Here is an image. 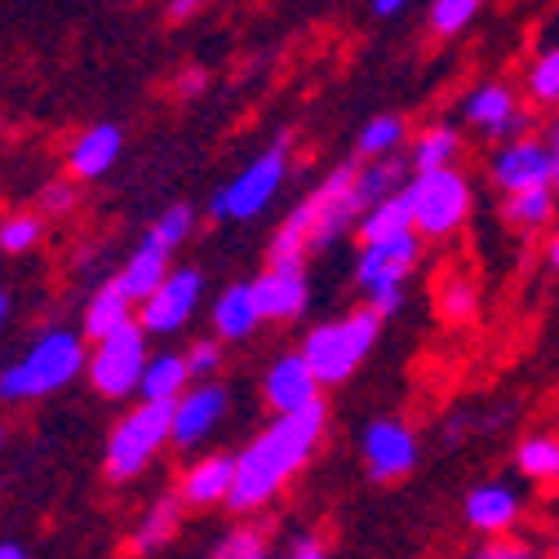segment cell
Masks as SVG:
<instances>
[{
  "label": "cell",
  "mask_w": 559,
  "mask_h": 559,
  "mask_svg": "<svg viewBox=\"0 0 559 559\" xmlns=\"http://www.w3.org/2000/svg\"><path fill=\"white\" fill-rule=\"evenodd\" d=\"M408 182H404V160L400 156H386V160H369V165H360V182H356V191H360V200H365V214L373 204H382V200H391V195H400Z\"/></svg>",
  "instance_id": "cell-29"
},
{
  "label": "cell",
  "mask_w": 559,
  "mask_h": 559,
  "mask_svg": "<svg viewBox=\"0 0 559 559\" xmlns=\"http://www.w3.org/2000/svg\"><path fill=\"white\" fill-rule=\"evenodd\" d=\"M360 457L369 479L378 484H395L417 466V431L400 417H373L360 436Z\"/></svg>",
  "instance_id": "cell-9"
},
{
  "label": "cell",
  "mask_w": 559,
  "mask_h": 559,
  "mask_svg": "<svg viewBox=\"0 0 559 559\" xmlns=\"http://www.w3.org/2000/svg\"><path fill=\"white\" fill-rule=\"evenodd\" d=\"M423 258V236L417 231H404V236H391V240H373V245H360V258H356V280L360 289L373 294V289H391V285H404L408 271Z\"/></svg>",
  "instance_id": "cell-12"
},
{
  "label": "cell",
  "mask_w": 559,
  "mask_h": 559,
  "mask_svg": "<svg viewBox=\"0 0 559 559\" xmlns=\"http://www.w3.org/2000/svg\"><path fill=\"white\" fill-rule=\"evenodd\" d=\"M178 524H182V502H178V493H174V498L152 502V507H147V515L133 524L129 550H133V555H152V550H160L169 537H178Z\"/></svg>",
  "instance_id": "cell-23"
},
{
  "label": "cell",
  "mask_w": 559,
  "mask_h": 559,
  "mask_svg": "<svg viewBox=\"0 0 559 559\" xmlns=\"http://www.w3.org/2000/svg\"><path fill=\"white\" fill-rule=\"evenodd\" d=\"M542 138H546V147H550V160H555V195H559V116H555V120L546 124V133H542Z\"/></svg>",
  "instance_id": "cell-43"
},
{
  "label": "cell",
  "mask_w": 559,
  "mask_h": 559,
  "mask_svg": "<svg viewBox=\"0 0 559 559\" xmlns=\"http://www.w3.org/2000/svg\"><path fill=\"white\" fill-rule=\"evenodd\" d=\"M324 427H329V408L324 400L302 408V413H285L275 423L236 453V488H231V511L240 515H253L262 511L266 502H275V493L285 488L307 462L311 453L320 449L324 440Z\"/></svg>",
  "instance_id": "cell-1"
},
{
  "label": "cell",
  "mask_w": 559,
  "mask_h": 559,
  "mask_svg": "<svg viewBox=\"0 0 559 559\" xmlns=\"http://www.w3.org/2000/svg\"><path fill=\"white\" fill-rule=\"evenodd\" d=\"M262 324V311L253 302V285H231L218 307H214V329H218V342H240L249 337L253 329Z\"/></svg>",
  "instance_id": "cell-22"
},
{
  "label": "cell",
  "mask_w": 559,
  "mask_h": 559,
  "mask_svg": "<svg viewBox=\"0 0 559 559\" xmlns=\"http://www.w3.org/2000/svg\"><path fill=\"white\" fill-rule=\"evenodd\" d=\"M187 391H191V365H187V356H178V352L152 356L147 378H143V386H138L143 404H178Z\"/></svg>",
  "instance_id": "cell-21"
},
{
  "label": "cell",
  "mask_w": 559,
  "mask_h": 559,
  "mask_svg": "<svg viewBox=\"0 0 559 559\" xmlns=\"http://www.w3.org/2000/svg\"><path fill=\"white\" fill-rule=\"evenodd\" d=\"M471 559H537V555H533V546L520 542V537H493V542H484Z\"/></svg>",
  "instance_id": "cell-38"
},
{
  "label": "cell",
  "mask_w": 559,
  "mask_h": 559,
  "mask_svg": "<svg viewBox=\"0 0 559 559\" xmlns=\"http://www.w3.org/2000/svg\"><path fill=\"white\" fill-rule=\"evenodd\" d=\"M40 240V218L36 214H14L0 223V249L5 253H27Z\"/></svg>",
  "instance_id": "cell-36"
},
{
  "label": "cell",
  "mask_w": 559,
  "mask_h": 559,
  "mask_svg": "<svg viewBox=\"0 0 559 559\" xmlns=\"http://www.w3.org/2000/svg\"><path fill=\"white\" fill-rule=\"evenodd\" d=\"M484 10V0H431V32L436 36H457L466 23Z\"/></svg>",
  "instance_id": "cell-34"
},
{
  "label": "cell",
  "mask_w": 559,
  "mask_h": 559,
  "mask_svg": "<svg viewBox=\"0 0 559 559\" xmlns=\"http://www.w3.org/2000/svg\"><path fill=\"white\" fill-rule=\"evenodd\" d=\"M440 316L444 320H453V324H462V320H471L475 316V307H479V289H475V280L471 275H449L444 285H440Z\"/></svg>",
  "instance_id": "cell-33"
},
{
  "label": "cell",
  "mask_w": 559,
  "mask_h": 559,
  "mask_svg": "<svg viewBox=\"0 0 559 559\" xmlns=\"http://www.w3.org/2000/svg\"><path fill=\"white\" fill-rule=\"evenodd\" d=\"M76 204V182H49L45 195H40V209L45 214H67Z\"/></svg>",
  "instance_id": "cell-39"
},
{
  "label": "cell",
  "mask_w": 559,
  "mask_h": 559,
  "mask_svg": "<svg viewBox=\"0 0 559 559\" xmlns=\"http://www.w3.org/2000/svg\"><path fill=\"white\" fill-rule=\"evenodd\" d=\"M408 209H413V231L423 240H444L466 227L471 218V182L462 169H440V174H417L408 187Z\"/></svg>",
  "instance_id": "cell-6"
},
{
  "label": "cell",
  "mask_w": 559,
  "mask_h": 559,
  "mask_svg": "<svg viewBox=\"0 0 559 559\" xmlns=\"http://www.w3.org/2000/svg\"><path fill=\"white\" fill-rule=\"evenodd\" d=\"M365 298H369V311L386 320V316H395V311L404 307V285H391V289H373V294H365Z\"/></svg>",
  "instance_id": "cell-41"
},
{
  "label": "cell",
  "mask_w": 559,
  "mask_h": 559,
  "mask_svg": "<svg viewBox=\"0 0 559 559\" xmlns=\"http://www.w3.org/2000/svg\"><path fill=\"white\" fill-rule=\"evenodd\" d=\"M462 116L471 129H479L484 138H498V143L524 138V124H528V111L520 107V94L507 81H479L462 98Z\"/></svg>",
  "instance_id": "cell-10"
},
{
  "label": "cell",
  "mask_w": 559,
  "mask_h": 559,
  "mask_svg": "<svg viewBox=\"0 0 559 559\" xmlns=\"http://www.w3.org/2000/svg\"><path fill=\"white\" fill-rule=\"evenodd\" d=\"M253 302L262 320H298L311 302V285L302 266H266L253 280Z\"/></svg>",
  "instance_id": "cell-18"
},
{
  "label": "cell",
  "mask_w": 559,
  "mask_h": 559,
  "mask_svg": "<svg viewBox=\"0 0 559 559\" xmlns=\"http://www.w3.org/2000/svg\"><path fill=\"white\" fill-rule=\"evenodd\" d=\"M488 178H493L502 195L555 187V160H550L546 138L524 133V138H511V143H498V152L488 156Z\"/></svg>",
  "instance_id": "cell-8"
},
{
  "label": "cell",
  "mask_w": 559,
  "mask_h": 559,
  "mask_svg": "<svg viewBox=\"0 0 559 559\" xmlns=\"http://www.w3.org/2000/svg\"><path fill=\"white\" fill-rule=\"evenodd\" d=\"M378 333H382V316H373L369 307L352 311V316H337L329 324H316L302 337V356H307L311 373L320 378V386H337V382L352 378L378 346Z\"/></svg>",
  "instance_id": "cell-4"
},
{
  "label": "cell",
  "mask_w": 559,
  "mask_h": 559,
  "mask_svg": "<svg viewBox=\"0 0 559 559\" xmlns=\"http://www.w3.org/2000/svg\"><path fill=\"white\" fill-rule=\"evenodd\" d=\"M0 449H5V431H0Z\"/></svg>",
  "instance_id": "cell-50"
},
{
  "label": "cell",
  "mask_w": 559,
  "mask_h": 559,
  "mask_svg": "<svg viewBox=\"0 0 559 559\" xmlns=\"http://www.w3.org/2000/svg\"><path fill=\"white\" fill-rule=\"evenodd\" d=\"M555 204H559L555 187L520 191V195H507V204H502V218H507L511 227H520V231H542V227L555 218Z\"/></svg>",
  "instance_id": "cell-28"
},
{
  "label": "cell",
  "mask_w": 559,
  "mask_h": 559,
  "mask_svg": "<svg viewBox=\"0 0 559 559\" xmlns=\"http://www.w3.org/2000/svg\"><path fill=\"white\" fill-rule=\"evenodd\" d=\"M0 559H32L23 542H0Z\"/></svg>",
  "instance_id": "cell-45"
},
{
  "label": "cell",
  "mask_w": 559,
  "mask_h": 559,
  "mask_svg": "<svg viewBox=\"0 0 559 559\" xmlns=\"http://www.w3.org/2000/svg\"><path fill=\"white\" fill-rule=\"evenodd\" d=\"M5 316H10V298H5V289H0V324H5Z\"/></svg>",
  "instance_id": "cell-48"
},
{
  "label": "cell",
  "mask_w": 559,
  "mask_h": 559,
  "mask_svg": "<svg viewBox=\"0 0 559 559\" xmlns=\"http://www.w3.org/2000/svg\"><path fill=\"white\" fill-rule=\"evenodd\" d=\"M360 182V165H342L324 178V187H316L294 214L289 223L275 231L271 249H266V262L271 266H302V253L316 249V245H333L342 240L352 227H360L365 218V200L356 191Z\"/></svg>",
  "instance_id": "cell-2"
},
{
  "label": "cell",
  "mask_w": 559,
  "mask_h": 559,
  "mask_svg": "<svg viewBox=\"0 0 559 559\" xmlns=\"http://www.w3.org/2000/svg\"><path fill=\"white\" fill-rule=\"evenodd\" d=\"M187 365H191V378H209L218 365H223V352H218V337H200L191 342V352H187Z\"/></svg>",
  "instance_id": "cell-37"
},
{
  "label": "cell",
  "mask_w": 559,
  "mask_h": 559,
  "mask_svg": "<svg viewBox=\"0 0 559 559\" xmlns=\"http://www.w3.org/2000/svg\"><path fill=\"white\" fill-rule=\"evenodd\" d=\"M275 559H329V550H324V542H320V537L298 533V537H289V546L280 550Z\"/></svg>",
  "instance_id": "cell-40"
},
{
  "label": "cell",
  "mask_w": 559,
  "mask_h": 559,
  "mask_svg": "<svg viewBox=\"0 0 559 559\" xmlns=\"http://www.w3.org/2000/svg\"><path fill=\"white\" fill-rule=\"evenodd\" d=\"M404 5H408V0H373V14H378V19H391V14H400Z\"/></svg>",
  "instance_id": "cell-44"
},
{
  "label": "cell",
  "mask_w": 559,
  "mask_h": 559,
  "mask_svg": "<svg viewBox=\"0 0 559 559\" xmlns=\"http://www.w3.org/2000/svg\"><path fill=\"white\" fill-rule=\"evenodd\" d=\"M550 559H559V542H555V550H550Z\"/></svg>",
  "instance_id": "cell-49"
},
{
  "label": "cell",
  "mask_w": 559,
  "mask_h": 559,
  "mask_svg": "<svg viewBox=\"0 0 559 559\" xmlns=\"http://www.w3.org/2000/svg\"><path fill=\"white\" fill-rule=\"evenodd\" d=\"M285 147H289V138H280V143L271 152H262L249 169L236 174V182H227V214L231 218H258L262 209L275 200L280 182H285Z\"/></svg>",
  "instance_id": "cell-11"
},
{
  "label": "cell",
  "mask_w": 559,
  "mask_h": 559,
  "mask_svg": "<svg viewBox=\"0 0 559 559\" xmlns=\"http://www.w3.org/2000/svg\"><path fill=\"white\" fill-rule=\"evenodd\" d=\"M462 156V133L453 124H431L417 133L413 143V169L417 174H440V169H457Z\"/></svg>",
  "instance_id": "cell-25"
},
{
  "label": "cell",
  "mask_w": 559,
  "mask_h": 559,
  "mask_svg": "<svg viewBox=\"0 0 559 559\" xmlns=\"http://www.w3.org/2000/svg\"><path fill=\"white\" fill-rule=\"evenodd\" d=\"M204 85H209V76L200 72V67H187V72L178 76V94H182V98H195Z\"/></svg>",
  "instance_id": "cell-42"
},
{
  "label": "cell",
  "mask_w": 559,
  "mask_h": 559,
  "mask_svg": "<svg viewBox=\"0 0 559 559\" xmlns=\"http://www.w3.org/2000/svg\"><path fill=\"white\" fill-rule=\"evenodd\" d=\"M515 471L537 484V488H550L559 484V436H546V431H533L515 444Z\"/></svg>",
  "instance_id": "cell-24"
},
{
  "label": "cell",
  "mask_w": 559,
  "mask_h": 559,
  "mask_svg": "<svg viewBox=\"0 0 559 559\" xmlns=\"http://www.w3.org/2000/svg\"><path fill=\"white\" fill-rule=\"evenodd\" d=\"M129 307H133V302L124 298V289L111 280V285H107V289H98V294H94V302L85 307V333H90L94 342L111 337L116 329L133 324V320H129Z\"/></svg>",
  "instance_id": "cell-26"
},
{
  "label": "cell",
  "mask_w": 559,
  "mask_h": 559,
  "mask_svg": "<svg viewBox=\"0 0 559 559\" xmlns=\"http://www.w3.org/2000/svg\"><path fill=\"white\" fill-rule=\"evenodd\" d=\"M524 94L537 107H559V45H546L524 67Z\"/></svg>",
  "instance_id": "cell-30"
},
{
  "label": "cell",
  "mask_w": 559,
  "mask_h": 559,
  "mask_svg": "<svg viewBox=\"0 0 559 559\" xmlns=\"http://www.w3.org/2000/svg\"><path fill=\"white\" fill-rule=\"evenodd\" d=\"M147 365H152V356H147V329L143 324H124V329H116L111 337H103L94 346L85 373H90L98 395L124 400V395H133L138 386H143Z\"/></svg>",
  "instance_id": "cell-7"
},
{
  "label": "cell",
  "mask_w": 559,
  "mask_h": 559,
  "mask_svg": "<svg viewBox=\"0 0 559 559\" xmlns=\"http://www.w3.org/2000/svg\"><path fill=\"white\" fill-rule=\"evenodd\" d=\"M174 440V404H138L129 408L116 431L107 436V453H103V466H107V479L124 484L133 475H143L147 462Z\"/></svg>",
  "instance_id": "cell-5"
},
{
  "label": "cell",
  "mask_w": 559,
  "mask_h": 559,
  "mask_svg": "<svg viewBox=\"0 0 559 559\" xmlns=\"http://www.w3.org/2000/svg\"><path fill=\"white\" fill-rule=\"evenodd\" d=\"M191 236V209L187 204H174V209H165V214L152 223V231H147V245H156V249H178L182 240Z\"/></svg>",
  "instance_id": "cell-35"
},
{
  "label": "cell",
  "mask_w": 559,
  "mask_h": 559,
  "mask_svg": "<svg viewBox=\"0 0 559 559\" xmlns=\"http://www.w3.org/2000/svg\"><path fill=\"white\" fill-rule=\"evenodd\" d=\"M546 262H550V271H559V231L546 240Z\"/></svg>",
  "instance_id": "cell-46"
},
{
  "label": "cell",
  "mask_w": 559,
  "mask_h": 559,
  "mask_svg": "<svg viewBox=\"0 0 559 559\" xmlns=\"http://www.w3.org/2000/svg\"><path fill=\"white\" fill-rule=\"evenodd\" d=\"M169 14H174V19H187V14H195V0H174V5H169Z\"/></svg>",
  "instance_id": "cell-47"
},
{
  "label": "cell",
  "mask_w": 559,
  "mask_h": 559,
  "mask_svg": "<svg viewBox=\"0 0 559 559\" xmlns=\"http://www.w3.org/2000/svg\"><path fill=\"white\" fill-rule=\"evenodd\" d=\"M200 289H204V275L200 271H191V266L169 271L165 285L143 302V320H138V324H143L147 333H178L195 316Z\"/></svg>",
  "instance_id": "cell-14"
},
{
  "label": "cell",
  "mask_w": 559,
  "mask_h": 559,
  "mask_svg": "<svg viewBox=\"0 0 559 559\" xmlns=\"http://www.w3.org/2000/svg\"><path fill=\"white\" fill-rule=\"evenodd\" d=\"M236 488V453H209L200 462H191L178 479V502L191 511L204 507H227Z\"/></svg>",
  "instance_id": "cell-16"
},
{
  "label": "cell",
  "mask_w": 559,
  "mask_h": 559,
  "mask_svg": "<svg viewBox=\"0 0 559 559\" xmlns=\"http://www.w3.org/2000/svg\"><path fill=\"white\" fill-rule=\"evenodd\" d=\"M262 395H266V404L275 408V417L302 413V408L320 404V378L311 373V365H307L302 352H289V356H280V360L266 369Z\"/></svg>",
  "instance_id": "cell-15"
},
{
  "label": "cell",
  "mask_w": 559,
  "mask_h": 559,
  "mask_svg": "<svg viewBox=\"0 0 559 559\" xmlns=\"http://www.w3.org/2000/svg\"><path fill=\"white\" fill-rule=\"evenodd\" d=\"M165 280H169V253L143 240V249H138V253L124 262V271L116 275V285L124 289L129 302H147V298L165 285Z\"/></svg>",
  "instance_id": "cell-20"
},
{
  "label": "cell",
  "mask_w": 559,
  "mask_h": 559,
  "mask_svg": "<svg viewBox=\"0 0 559 559\" xmlns=\"http://www.w3.org/2000/svg\"><path fill=\"white\" fill-rule=\"evenodd\" d=\"M116 156H120V129L116 124H94L72 143L67 165H72L76 178H98V174H107L116 165Z\"/></svg>",
  "instance_id": "cell-19"
},
{
  "label": "cell",
  "mask_w": 559,
  "mask_h": 559,
  "mask_svg": "<svg viewBox=\"0 0 559 559\" xmlns=\"http://www.w3.org/2000/svg\"><path fill=\"white\" fill-rule=\"evenodd\" d=\"M90 369V356H85V342L81 333H67V329H49L40 333L27 352L0 369V400L10 404H23V400H40V395H53L72 382L76 373Z\"/></svg>",
  "instance_id": "cell-3"
},
{
  "label": "cell",
  "mask_w": 559,
  "mask_h": 559,
  "mask_svg": "<svg viewBox=\"0 0 559 559\" xmlns=\"http://www.w3.org/2000/svg\"><path fill=\"white\" fill-rule=\"evenodd\" d=\"M404 138H408V129H404L400 116H373V120L360 129V143H356V147H360L365 160H386V156H400Z\"/></svg>",
  "instance_id": "cell-31"
},
{
  "label": "cell",
  "mask_w": 559,
  "mask_h": 559,
  "mask_svg": "<svg viewBox=\"0 0 559 559\" xmlns=\"http://www.w3.org/2000/svg\"><path fill=\"white\" fill-rule=\"evenodd\" d=\"M462 515L488 542H493V537H511V528L524 515V498H520V488L507 484V479H484V484H475L471 493H466Z\"/></svg>",
  "instance_id": "cell-13"
},
{
  "label": "cell",
  "mask_w": 559,
  "mask_h": 559,
  "mask_svg": "<svg viewBox=\"0 0 559 559\" xmlns=\"http://www.w3.org/2000/svg\"><path fill=\"white\" fill-rule=\"evenodd\" d=\"M404 231H413L408 191H400V195L373 204L369 214L360 218V240H365V245H373V240H391V236H404Z\"/></svg>",
  "instance_id": "cell-27"
},
{
  "label": "cell",
  "mask_w": 559,
  "mask_h": 559,
  "mask_svg": "<svg viewBox=\"0 0 559 559\" xmlns=\"http://www.w3.org/2000/svg\"><path fill=\"white\" fill-rule=\"evenodd\" d=\"M209 559H275L271 555V537H266V524H236Z\"/></svg>",
  "instance_id": "cell-32"
},
{
  "label": "cell",
  "mask_w": 559,
  "mask_h": 559,
  "mask_svg": "<svg viewBox=\"0 0 559 559\" xmlns=\"http://www.w3.org/2000/svg\"><path fill=\"white\" fill-rule=\"evenodd\" d=\"M223 413H227V391L214 386V382H200L191 386L178 404H174V449H195L209 431H218L223 423Z\"/></svg>",
  "instance_id": "cell-17"
}]
</instances>
